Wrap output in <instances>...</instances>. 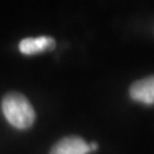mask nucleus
Listing matches in <instances>:
<instances>
[{
	"instance_id": "nucleus-1",
	"label": "nucleus",
	"mask_w": 154,
	"mask_h": 154,
	"mask_svg": "<svg viewBox=\"0 0 154 154\" xmlns=\"http://www.w3.org/2000/svg\"><path fill=\"white\" fill-rule=\"evenodd\" d=\"M2 109L5 119L18 130L30 128L36 118L33 107L25 95L9 93L3 98Z\"/></svg>"
},
{
	"instance_id": "nucleus-2",
	"label": "nucleus",
	"mask_w": 154,
	"mask_h": 154,
	"mask_svg": "<svg viewBox=\"0 0 154 154\" xmlns=\"http://www.w3.org/2000/svg\"><path fill=\"white\" fill-rule=\"evenodd\" d=\"M90 144L80 136H67L60 139L50 149L49 154H89Z\"/></svg>"
},
{
	"instance_id": "nucleus-3",
	"label": "nucleus",
	"mask_w": 154,
	"mask_h": 154,
	"mask_svg": "<svg viewBox=\"0 0 154 154\" xmlns=\"http://www.w3.org/2000/svg\"><path fill=\"white\" fill-rule=\"evenodd\" d=\"M132 100L143 104H154V76H148L130 86Z\"/></svg>"
},
{
	"instance_id": "nucleus-4",
	"label": "nucleus",
	"mask_w": 154,
	"mask_h": 154,
	"mask_svg": "<svg viewBox=\"0 0 154 154\" xmlns=\"http://www.w3.org/2000/svg\"><path fill=\"white\" fill-rule=\"evenodd\" d=\"M55 48V40L50 36L27 37L19 42V51L26 55H33L46 50H53Z\"/></svg>"
},
{
	"instance_id": "nucleus-5",
	"label": "nucleus",
	"mask_w": 154,
	"mask_h": 154,
	"mask_svg": "<svg viewBox=\"0 0 154 154\" xmlns=\"http://www.w3.org/2000/svg\"><path fill=\"white\" fill-rule=\"evenodd\" d=\"M90 149H91V152H96V150H98V144H96V143L90 144Z\"/></svg>"
}]
</instances>
